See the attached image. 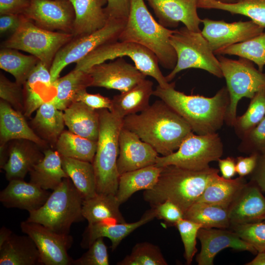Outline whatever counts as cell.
Wrapping results in <instances>:
<instances>
[{"instance_id": "cell-1", "label": "cell", "mask_w": 265, "mask_h": 265, "mask_svg": "<svg viewBox=\"0 0 265 265\" xmlns=\"http://www.w3.org/2000/svg\"><path fill=\"white\" fill-rule=\"evenodd\" d=\"M123 127L137 134L161 156L176 151L193 132L188 123L161 100L139 114L124 117Z\"/></svg>"}, {"instance_id": "cell-2", "label": "cell", "mask_w": 265, "mask_h": 265, "mask_svg": "<svg viewBox=\"0 0 265 265\" xmlns=\"http://www.w3.org/2000/svg\"><path fill=\"white\" fill-rule=\"evenodd\" d=\"M175 85L163 88L159 85L153 95L159 98L179 114L196 134L215 133L225 121L230 104L226 87H223L212 97L186 95L176 90Z\"/></svg>"}, {"instance_id": "cell-3", "label": "cell", "mask_w": 265, "mask_h": 265, "mask_svg": "<svg viewBox=\"0 0 265 265\" xmlns=\"http://www.w3.org/2000/svg\"><path fill=\"white\" fill-rule=\"evenodd\" d=\"M219 171L211 167L200 171L173 165L162 167L157 183L152 189L144 191L143 198L151 207L170 201L184 214L202 194L211 178Z\"/></svg>"}, {"instance_id": "cell-4", "label": "cell", "mask_w": 265, "mask_h": 265, "mask_svg": "<svg viewBox=\"0 0 265 265\" xmlns=\"http://www.w3.org/2000/svg\"><path fill=\"white\" fill-rule=\"evenodd\" d=\"M175 30L157 22L144 0H131L129 15L118 40L142 45L156 55L162 67L173 70L177 57L170 39Z\"/></svg>"}, {"instance_id": "cell-5", "label": "cell", "mask_w": 265, "mask_h": 265, "mask_svg": "<svg viewBox=\"0 0 265 265\" xmlns=\"http://www.w3.org/2000/svg\"><path fill=\"white\" fill-rule=\"evenodd\" d=\"M99 131L96 152L92 162L97 193L116 195L120 175L117 160L119 156V136L123 119L107 109L98 110Z\"/></svg>"}, {"instance_id": "cell-6", "label": "cell", "mask_w": 265, "mask_h": 265, "mask_svg": "<svg viewBox=\"0 0 265 265\" xmlns=\"http://www.w3.org/2000/svg\"><path fill=\"white\" fill-rule=\"evenodd\" d=\"M83 201L71 180L64 178L41 208L29 212L26 221L40 223L58 233L69 234L71 225L84 219Z\"/></svg>"}, {"instance_id": "cell-7", "label": "cell", "mask_w": 265, "mask_h": 265, "mask_svg": "<svg viewBox=\"0 0 265 265\" xmlns=\"http://www.w3.org/2000/svg\"><path fill=\"white\" fill-rule=\"evenodd\" d=\"M125 56L130 58L144 75L153 78L160 87L167 88L175 85V82L167 81L159 69L158 59L152 52L132 42L118 40L104 44L77 62L74 69L86 71L96 64Z\"/></svg>"}, {"instance_id": "cell-8", "label": "cell", "mask_w": 265, "mask_h": 265, "mask_svg": "<svg viewBox=\"0 0 265 265\" xmlns=\"http://www.w3.org/2000/svg\"><path fill=\"white\" fill-rule=\"evenodd\" d=\"M170 40L177 60L174 69L165 76L168 82L178 73L189 68L202 69L218 78L223 77L217 57L201 32L191 31L183 26L175 29Z\"/></svg>"}, {"instance_id": "cell-9", "label": "cell", "mask_w": 265, "mask_h": 265, "mask_svg": "<svg viewBox=\"0 0 265 265\" xmlns=\"http://www.w3.org/2000/svg\"><path fill=\"white\" fill-rule=\"evenodd\" d=\"M73 38L71 33L43 29L23 15L19 28L2 43L1 48L27 52L50 69L57 52Z\"/></svg>"}, {"instance_id": "cell-10", "label": "cell", "mask_w": 265, "mask_h": 265, "mask_svg": "<svg viewBox=\"0 0 265 265\" xmlns=\"http://www.w3.org/2000/svg\"><path fill=\"white\" fill-rule=\"evenodd\" d=\"M217 57L230 96L225 122L233 126L238 102L244 97L251 99L257 92L265 88V73L257 69L252 61L244 58L232 59L222 55H218Z\"/></svg>"}, {"instance_id": "cell-11", "label": "cell", "mask_w": 265, "mask_h": 265, "mask_svg": "<svg viewBox=\"0 0 265 265\" xmlns=\"http://www.w3.org/2000/svg\"><path fill=\"white\" fill-rule=\"evenodd\" d=\"M223 153V144L217 132L197 134L190 133L179 148L166 156H158L155 165L162 167L173 165L181 168L200 171L210 167L209 164L217 161Z\"/></svg>"}, {"instance_id": "cell-12", "label": "cell", "mask_w": 265, "mask_h": 265, "mask_svg": "<svg viewBox=\"0 0 265 265\" xmlns=\"http://www.w3.org/2000/svg\"><path fill=\"white\" fill-rule=\"evenodd\" d=\"M127 20L109 19L102 28L87 35L74 37L56 53L50 68L52 83L68 65L75 63L102 45L118 41Z\"/></svg>"}, {"instance_id": "cell-13", "label": "cell", "mask_w": 265, "mask_h": 265, "mask_svg": "<svg viewBox=\"0 0 265 265\" xmlns=\"http://www.w3.org/2000/svg\"><path fill=\"white\" fill-rule=\"evenodd\" d=\"M20 227L36 244L42 265H72L73 259L67 253L73 243L70 235L58 233L40 223L26 220L21 223Z\"/></svg>"}, {"instance_id": "cell-14", "label": "cell", "mask_w": 265, "mask_h": 265, "mask_svg": "<svg viewBox=\"0 0 265 265\" xmlns=\"http://www.w3.org/2000/svg\"><path fill=\"white\" fill-rule=\"evenodd\" d=\"M23 15L43 29L72 34L75 12L69 0H30Z\"/></svg>"}, {"instance_id": "cell-15", "label": "cell", "mask_w": 265, "mask_h": 265, "mask_svg": "<svg viewBox=\"0 0 265 265\" xmlns=\"http://www.w3.org/2000/svg\"><path fill=\"white\" fill-rule=\"evenodd\" d=\"M201 32L215 52L253 38L264 32V27L252 20L227 23L224 20L202 19Z\"/></svg>"}, {"instance_id": "cell-16", "label": "cell", "mask_w": 265, "mask_h": 265, "mask_svg": "<svg viewBox=\"0 0 265 265\" xmlns=\"http://www.w3.org/2000/svg\"><path fill=\"white\" fill-rule=\"evenodd\" d=\"M87 72L92 80L91 86L127 91L146 79L135 66L122 57L108 63L94 65Z\"/></svg>"}, {"instance_id": "cell-17", "label": "cell", "mask_w": 265, "mask_h": 265, "mask_svg": "<svg viewBox=\"0 0 265 265\" xmlns=\"http://www.w3.org/2000/svg\"><path fill=\"white\" fill-rule=\"evenodd\" d=\"M119 147L117 166L120 175L156 163L157 152L137 134L123 127L119 136Z\"/></svg>"}, {"instance_id": "cell-18", "label": "cell", "mask_w": 265, "mask_h": 265, "mask_svg": "<svg viewBox=\"0 0 265 265\" xmlns=\"http://www.w3.org/2000/svg\"><path fill=\"white\" fill-rule=\"evenodd\" d=\"M159 23L165 27H176L182 23L188 29L201 32V20L197 9L198 0H145Z\"/></svg>"}, {"instance_id": "cell-19", "label": "cell", "mask_w": 265, "mask_h": 265, "mask_svg": "<svg viewBox=\"0 0 265 265\" xmlns=\"http://www.w3.org/2000/svg\"><path fill=\"white\" fill-rule=\"evenodd\" d=\"M224 229L201 228L197 238L201 244L200 253L196 258L198 265H212L217 254L222 250L231 248L238 251H246L254 254L257 251L241 239L234 231Z\"/></svg>"}, {"instance_id": "cell-20", "label": "cell", "mask_w": 265, "mask_h": 265, "mask_svg": "<svg viewBox=\"0 0 265 265\" xmlns=\"http://www.w3.org/2000/svg\"><path fill=\"white\" fill-rule=\"evenodd\" d=\"M7 148L8 159L1 169L9 181L24 180L26 174L44 158L41 147L26 139L13 140Z\"/></svg>"}, {"instance_id": "cell-21", "label": "cell", "mask_w": 265, "mask_h": 265, "mask_svg": "<svg viewBox=\"0 0 265 265\" xmlns=\"http://www.w3.org/2000/svg\"><path fill=\"white\" fill-rule=\"evenodd\" d=\"M50 69L39 61L23 85L25 117H28L43 104L51 101L56 94L51 81Z\"/></svg>"}, {"instance_id": "cell-22", "label": "cell", "mask_w": 265, "mask_h": 265, "mask_svg": "<svg viewBox=\"0 0 265 265\" xmlns=\"http://www.w3.org/2000/svg\"><path fill=\"white\" fill-rule=\"evenodd\" d=\"M232 224L256 223L265 219V197L253 182L247 184L229 208Z\"/></svg>"}, {"instance_id": "cell-23", "label": "cell", "mask_w": 265, "mask_h": 265, "mask_svg": "<svg viewBox=\"0 0 265 265\" xmlns=\"http://www.w3.org/2000/svg\"><path fill=\"white\" fill-rule=\"evenodd\" d=\"M51 193L24 180H12L0 191V201L7 208H18L29 212L41 208Z\"/></svg>"}, {"instance_id": "cell-24", "label": "cell", "mask_w": 265, "mask_h": 265, "mask_svg": "<svg viewBox=\"0 0 265 265\" xmlns=\"http://www.w3.org/2000/svg\"><path fill=\"white\" fill-rule=\"evenodd\" d=\"M24 114L14 109L7 102H0V148L6 150V144L15 139L31 141L41 148L46 146L47 142L41 138L31 129Z\"/></svg>"}, {"instance_id": "cell-25", "label": "cell", "mask_w": 265, "mask_h": 265, "mask_svg": "<svg viewBox=\"0 0 265 265\" xmlns=\"http://www.w3.org/2000/svg\"><path fill=\"white\" fill-rule=\"evenodd\" d=\"M155 217V210L151 208L144 213L139 220L134 222L88 224L83 233L80 245L83 248H88L97 238L106 237L110 240L111 250L114 251L124 238Z\"/></svg>"}, {"instance_id": "cell-26", "label": "cell", "mask_w": 265, "mask_h": 265, "mask_svg": "<svg viewBox=\"0 0 265 265\" xmlns=\"http://www.w3.org/2000/svg\"><path fill=\"white\" fill-rule=\"evenodd\" d=\"M75 12L74 37L91 34L103 27L109 18L105 11L106 0H69Z\"/></svg>"}, {"instance_id": "cell-27", "label": "cell", "mask_w": 265, "mask_h": 265, "mask_svg": "<svg viewBox=\"0 0 265 265\" xmlns=\"http://www.w3.org/2000/svg\"><path fill=\"white\" fill-rule=\"evenodd\" d=\"M65 125L72 132L97 141L99 131V115L81 102H75L64 111Z\"/></svg>"}, {"instance_id": "cell-28", "label": "cell", "mask_w": 265, "mask_h": 265, "mask_svg": "<svg viewBox=\"0 0 265 265\" xmlns=\"http://www.w3.org/2000/svg\"><path fill=\"white\" fill-rule=\"evenodd\" d=\"M42 265L39 252L28 235L12 233L0 247V265Z\"/></svg>"}, {"instance_id": "cell-29", "label": "cell", "mask_w": 265, "mask_h": 265, "mask_svg": "<svg viewBox=\"0 0 265 265\" xmlns=\"http://www.w3.org/2000/svg\"><path fill=\"white\" fill-rule=\"evenodd\" d=\"M120 205L115 195L97 193L83 200L82 213L88 224L124 223L126 221L119 210Z\"/></svg>"}, {"instance_id": "cell-30", "label": "cell", "mask_w": 265, "mask_h": 265, "mask_svg": "<svg viewBox=\"0 0 265 265\" xmlns=\"http://www.w3.org/2000/svg\"><path fill=\"white\" fill-rule=\"evenodd\" d=\"M153 83L146 79L130 90L113 97L111 112L121 119L146 109L153 95Z\"/></svg>"}, {"instance_id": "cell-31", "label": "cell", "mask_w": 265, "mask_h": 265, "mask_svg": "<svg viewBox=\"0 0 265 265\" xmlns=\"http://www.w3.org/2000/svg\"><path fill=\"white\" fill-rule=\"evenodd\" d=\"M44 158L29 172L30 182L45 189H55L64 178H69L62 167L61 156L55 150L43 151Z\"/></svg>"}, {"instance_id": "cell-32", "label": "cell", "mask_w": 265, "mask_h": 265, "mask_svg": "<svg viewBox=\"0 0 265 265\" xmlns=\"http://www.w3.org/2000/svg\"><path fill=\"white\" fill-rule=\"evenodd\" d=\"M247 183L243 177L227 179L215 174L196 202H204L229 208Z\"/></svg>"}, {"instance_id": "cell-33", "label": "cell", "mask_w": 265, "mask_h": 265, "mask_svg": "<svg viewBox=\"0 0 265 265\" xmlns=\"http://www.w3.org/2000/svg\"><path fill=\"white\" fill-rule=\"evenodd\" d=\"M162 167L152 165L120 175L116 197L121 205L133 193L152 189L157 183Z\"/></svg>"}, {"instance_id": "cell-34", "label": "cell", "mask_w": 265, "mask_h": 265, "mask_svg": "<svg viewBox=\"0 0 265 265\" xmlns=\"http://www.w3.org/2000/svg\"><path fill=\"white\" fill-rule=\"evenodd\" d=\"M65 125L63 111L57 109L49 102L40 106L31 120L35 132L41 138L53 145H55Z\"/></svg>"}, {"instance_id": "cell-35", "label": "cell", "mask_w": 265, "mask_h": 265, "mask_svg": "<svg viewBox=\"0 0 265 265\" xmlns=\"http://www.w3.org/2000/svg\"><path fill=\"white\" fill-rule=\"evenodd\" d=\"M53 83L56 94L49 102L57 109L64 111L75 102L79 92L91 86L92 80L87 72L73 69Z\"/></svg>"}, {"instance_id": "cell-36", "label": "cell", "mask_w": 265, "mask_h": 265, "mask_svg": "<svg viewBox=\"0 0 265 265\" xmlns=\"http://www.w3.org/2000/svg\"><path fill=\"white\" fill-rule=\"evenodd\" d=\"M61 159L64 170L83 200L94 196L97 193L93 163L62 156Z\"/></svg>"}, {"instance_id": "cell-37", "label": "cell", "mask_w": 265, "mask_h": 265, "mask_svg": "<svg viewBox=\"0 0 265 265\" xmlns=\"http://www.w3.org/2000/svg\"><path fill=\"white\" fill-rule=\"evenodd\" d=\"M184 218L206 229H226L231 226L229 208L204 202L193 204L184 213Z\"/></svg>"}, {"instance_id": "cell-38", "label": "cell", "mask_w": 265, "mask_h": 265, "mask_svg": "<svg viewBox=\"0 0 265 265\" xmlns=\"http://www.w3.org/2000/svg\"><path fill=\"white\" fill-rule=\"evenodd\" d=\"M198 8L221 10L232 14L244 15L265 28V0H235L229 3L215 0H198Z\"/></svg>"}, {"instance_id": "cell-39", "label": "cell", "mask_w": 265, "mask_h": 265, "mask_svg": "<svg viewBox=\"0 0 265 265\" xmlns=\"http://www.w3.org/2000/svg\"><path fill=\"white\" fill-rule=\"evenodd\" d=\"M56 150L62 157L93 162L97 141L63 131L55 144Z\"/></svg>"}, {"instance_id": "cell-40", "label": "cell", "mask_w": 265, "mask_h": 265, "mask_svg": "<svg viewBox=\"0 0 265 265\" xmlns=\"http://www.w3.org/2000/svg\"><path fill=\"white\" fill-rule=\"evenodd\" d=\"M40 60L32 55H26L17 50L1 48L0 68L10 73L15 81L23 85Z\"/></svg>"}, {"instance_id": "cell-41", "label": "cell", "mask_w": 265, "mask_h": 265, "mask_svg": "<svg viewBox=\"0 0 265 265\" xmlns=\"http://www.w3.org/2000/svg\"><path fill=\"white\" fill-rule=\"evenodd\" d=\"M215 55H235L255 63L263 72L265 65V32L242 42L220 49Z\"/></svg>"}, {"instance_id": "cell-42", "label": "cell", "mask_w": 265, "mask_h": 265, "mask_svg": "<svg viewBox=\"0 0 265 265\" xmlns=\"http://www.w3.org/2000/svg\"><path fill=\"white\" fill-rule=\"evenodd\" d=\"M265 117V88L257 92L251 99L245 112L237 117L233 127L241 138Z\"/></svg>"}, {"instance_id": "cell-43", "label": "cell", "mask_w": 265, "mask_h": 265, "mask_svg": "<svg viewBox=\"0 0 265 265\" xmlns=\"http://www.w3.org/2000/svg\"><path fill=\"white\" fill-rule=\"evenodd\" d=\"M159 248L148 242L137 243L131 253L117 263L118 265H167Z\"/></svg>"}, {"instance_id": "cell-44", "label": "cell", "mask_w": 265, "mask_h": 265, "mask_svg": "<svg viewBox=\"0 0 265 265\" xmlns=\"http://www.w3.org/2000/svg\"><path fill=\"white\" fill-rule=\"evenodd\" d=\"M177 228L184 244L185 258L187 265L191 264L197 252L196 238L202 225L185 218L179 220L175 225Z\"/></svg>"}, {"instance_id": "cell-45", "label": "cell", "mask_w": 265, "mask_h": 265, "mask_svg": "<svg viewBox=\"0 0 265 265\" xmlns=\"http://www.w3.org/2000/svg\"><path fill=\"white\" fill-rule=\"evenodd\" d=\"M233 231L251 245L258 252L265 250V221L244 224H232Z\"/></svg>"}, {"instance_id": "cell-46", "label": "cell", "mask_w": 265, "mask_h": 265, "mask_svg": "<svg viewBox=\"0 0 265 265\" xmlns=\"http://www.w3.org/2000/svg\"><path fill=\"white\" fill-rule=\"evenodd\" d=\"M239 149L250 154L265 153V117L241 137Z\"/></svg>"}, {"instance_id": "cell-47", "label": "cell", "mask_w": 265, "mask_h": 265, "mask_svg": "<svg viewBox=\"0 0 265 265\" xmlns=\"http://www.w3.org/2000/svg\"><path fill=\"white\" fill-rule=\"evenodd\" d=\"M23 85L16 81L9 80L1 73L0 75V97L16 110L24 114V101Z\"/></svg>"}, {"instance_id": "cell-48", "label": "cell", "mask_w": 265, "mask_h": 265, "mask_svg": "<svg viewBox=\"0 0 265 265\" xmlns=\"http://www.w3.org/2000/svg\"><path fill=\"white\" fill-rule=\"evenodd\" d=\"M101 237L95 240L88 250L80 258L73 260V265H108L109 258L107 247Z\"/></svg>"}, {"instance_id": "cell-49", "label": "cell", "mask_w": 265, "mask_h": 265, "mask_svg": "<svg viewBox=\"0 0 265 265\" xmlns=\"http://www.w3.org/2000/svg\"><path fill=\"white\" fill-rule=\"evenodd\" d=\"M151 208H154L156 217L164 220L166 223L175 225L184 218V213L179 207L170 201H165Z\"/></svg>"}, {"instance_id": "cell-50", "label": "cell", "mask_w": 265, "mask_h": 265, "mask_svg": "<svg viewBox=\"0 0 265 265\" xmlns=\"http://www.w3.org/2000/svg\"><path fill=\"white\" fill-rule=\"evenodd\" d=\"M75 102H81L89 107L96 109H112V100L109 98L102 96L100 94H90L86 89L79 92L76 95Z\"/></svg>"}, {"instance_id": "cell-51", "label": "cell", "mask_w": 265, "mask_h": 265, "mask_svg": "<svg viewBox=\"0 0 265 265\" xmlns=\"http://www.w3.org/2000/svg\"><path fill=\"white\" fill-rule=\"evenodd\" d=\"M105 11L109 19L127 20L131 0H106Z\"/></svg>"}, {"instance_id": "cell-52", "label": "cell", "mask_w": 265, "mask_h": 265, "mask_svg": "<svg viewBox=\"0 0 265 265\" xmlns=\"http://www.w3.org/2000/svg\"><path fill=\"white\" fill-rule=\"evenodd\" d=\"M30 0H0V15L24 14Z\"/></svg>"}, {"instance_id": "cell-53", "label": "cell", "mask_w": 265, "mask_h": 265, "mask_svg": "<svg viewBox=\"0 0 265 265\" xmlns=\"http://www.w3.org/2000/svg\"><path fill=\"white\" fill-rule=\"evenodd\" d=\"M258 156V154H252L248 157H238L236 159L237 173L243 177L252 173L256 166Z\"/></svg>"}, {"instance_id": "cell-54", "label": "cell", "mask_w": 265, "mask_h": 265, "mask_svg": "<svg viewBox=\"0 0 265 265\" xmlns=\"http://www.w3.org/2000/svg\"><path fill=\"white\" fill-rule=\"evenodd\" d=\"M23 14H4L0 16V33H14L20 26Z\"/></svg>"}, {"instance_id": "cell-55", "label": "cell", "mask_w": 265, "mask_h": 265, "mask_svg": "<svg viewBox=\"0 0 265 265\" xmlns=\"http://www.w3.org/2000/svg\"><path fill=\"white\" fill-rule=\"evenodd\" d=\"M251 182L265 192V153L259 154L256 166L252 172Z\"/></svg>"}, {"instance_id": "cell-56", "label": "cell", "mask_w": 265, "mask_h": 265, "mask_svg": "<svg viewBox=\"0 0 265 265\" xmlns=\"http://www.w3.org/2000/svg\"><path fill=\"white\" fill-rule=\"evenodd\" d=\"M217 161L222 177L230 179L236 175L237 172L235 159L232 157H228L225 159L220 158Z\"/></svg>"}, {"instance_id": "cell-57", "label": "cell", "mask_w": 265, "mask_h": 265, "mask_svg": "<svg viewBox=\"0 0 265 265\" xmlns=\"http://www.w3.org/2000/svg\"><path fill=\"white\" fill-rule=\"evenodd\" d=\"M246 265H265V250L259 252L257 256Z\"/></svg>"}, {"instance_id": "cell-58", "label": "cell", "mask_w": 265, "mask_h": 265, "mask_svg": "<svg viewBox=\"0 0 265 265\" xmlns=\"http://www.w3.org/2000/svg\"><path fill=\"white\" fill-rule=\"evenodd\" d=\"M13 232L8 228L2 226L0 230V247L10 237Z\"/></svg>"}, {"instance_id": "cell-59", "label": "cell", "mask_w": 265, "mask_h": 265, "mask_svg": "<svg viewBox=\"0 0 265 265\" xmlns=\"http://www.w3.org/2000/svg\"><path fill=\"white\" fill-rule=\"evenodd\" d=\"M215 0L221 2L223 3H233L235 2V0Z\"/></svg>"}, {"instance_id": "cell-60", "label": "cell", "mask_w": 265, "mask_h": 265, "mask_svg": "<svg viewBox=\"0 0 265 265\" xmlns=\"http://www.w3.org/2000/svg\"><path fill=\"white\" fill-rule=\"evenodd\" d=\"M264 221H265V219Z\"/></svg>"}]
</instances>
